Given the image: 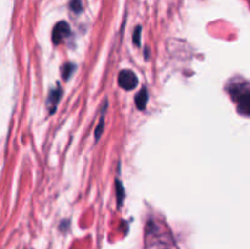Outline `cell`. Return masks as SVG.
Instances as JSON below:
<instances>
[{
  "mask_svg": "<svg viewBox=\"0 0 250 249\" xmlns=\"http://www.w3.org/2000/svg\"><path fill=\"white\" fill-rule=\"evenodd\" d=\"M232 98L238 105V111L241 114L250 116V87L248 84L234 85L231 92Z\"/></svg>",
  "mask_w": 250,
  "mask_h": 249,
  "instance_id": "obj_1",
  "label": "cell"
},
{
  "mask_svg": "<svg viewBox=\"0 0 250 249\" xmlns=\"http://www.w3.org/2000/svg\"><path fill=\"white\" fill-rule=\"evenodd\" d=\"M119 84L122 89L132 90L138 84V78L131 70H124L119 75Z\"/></svg>",
  "mask_w": 250,
  "mask_h": 249,
  "instance_id": "obj_2",
  "label": "cell"
},
{
  "mask_svg": "<svg viewBox=\"0 0 250 249\" xmlns=\"http://www.w3.org/2000/svg\"><path fill=\"white\" fill-rule=\"evenodd\" d=\"M70 26L65 21H61L55 24L53 29V42L54 44H61L68 36H70Z\"/></svg>",
  "mask_w": 250,
  "mask_h": 249,
  "instance_id": "obj_3",
  "label": "cell"
},
{
  "mask_svg": "<svg viewBox=\"0 0 250 249\" xmlns=\"http://www.w3.org/2000/svg\"><path fill=\"white\" fill-rule=\"evenodd\" d=\"M61 94H62V90H61L60 87H56L55 89H53L50 92V95H49L48 98V102H46L48 107L50 109V114H53V112L55 111L59 100H60L61 98Z\"/></svg>",
  "mask_w": 250,
  "mask_h": 249,
  "instance_id": "obj_4",
  "label": "cell"
},
{
  "mask_svg": "<svg viewBox=\"0 0 250 249\" xmlns=\"http://www.w3.org/2000/svg\"><path fill=\"white\" fill-rule=\"evenodd\" d=\"M148 99H149V95H148V90H146V88H142L141 92L137 94L136 97V105L137 107H138V110H144L146 106V103H148Z\"/></svg>",
  "mask_w": 250,
  "mask_h": 249,
  "instance_id": "obj_5",
  "label": "cell"
},
{
  "mask_svg": "<svg viewBox=\"0 0 250 249\" xmlns=\"http://www.w3.org/2000/svg\"><path fill=\"white\" fill-rule=\"evenodd\" d=\"M70 7L72 9V11L75 12H81L83 9V5L81 0H71Z\"/></svg>",
  "mask_w": 250,
  "mask_h": 249,
  "instance_id": "obj_6",
  "label": "cell"
},
{
  "mask_svg": "<svg viewBox=\"0 0 250 249\" xmlns=\"http://www.w3.org/2000/svg\"><path fill=\"white\" fill-rule=\"evenodd\" d=\"M75 71V66L72 65V63H68V65H65V67H63V72H62V76L65 80H67L68 77H70L71 75H72V72Z\"/></svg>",
  "mask_w": 250,
  "mask_h": 249,
  "instance_id": "obj_7",
  "label": "cell"
},
{
  "mask_svg": "<svg viewBox=\"0 0 250 249\" xmlns=\"http://www.w3.org/2000/svg\"><path fill=\"white\" fill-rule=\"evenodd\" d=\"M103 129H104V116H102L99 124H98L97 128H95V139H97V141L100 138V136H102Z\"/></svg>",
  "mask_w": 250,
  "mask_h": 249,
  "instance_id": "obj_8",
  "label": "cell"
},
{
  "mask_svg": "<svg viewBox=\"0 0 250 249\" xmlns=\"http://www.w3.org/2000/svg\"><path fill=\"white\" fill-rule=\"evenodd\" d=\"M141 32H142L141 26H138L136 29H134V33H133V43L136 44L137 46L141 45Z\"/></svg>",
  "mask_w": 250,
  "mask_h": 249,
  "instance_id": "obj_9",
  "label": "cell"
},
{
  "mask_svg": "<svg viewBox=\"0 0 250 249\" xmlns=\"http://www.w3.org/2000/svg\"><path fill=\"white\" fill-rule=\"evenodd\" d=\"M116 187H117V197H119V204L121 205L122 198H124V188H122L120 181H116Z\"/></svg>",
  "mask_w": 250,
  "mask_h": 249,
  "instance_id": "obj_10",
  "label": "cell"
}]
</instances>
